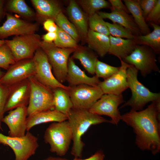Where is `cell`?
Segmentation results:
<instances>
[{
	"instance_id": "cell-11",
	"label": "cell",
	"mask_w": 160,
	"mask_h": 160,
	"mask_svg": "<svg viewBox=\"0 0 160 160\" xmlns=\"http://www.w3.org/2000/svg\"><path fill=\"white\" fill-rule=\"evenodd\" d=\"M32 59L35 66L34 76L38 81L52 90L61 87L68 90L69 86L60 83L55 77L47 57L41 48L35 52Z\"/></svg>"
},
{
	"instance_id": "cell-6",
	"label": "cell",
	"mask_w": 160,
	"mask_h": 160,
	"mask_svg": "<svg viewBox=\"0 0 160 160\" xmlns=\"http://www.w3.org/2000/svg\"><path fill=\"white\" fill-rule=\"evenodd\" d=\"M41 48L47 57L55 77L62 84L66 81L69 56L76 49L59 48L53 42L43 41H41Z\"/></svg>"
},
{
	"instance_id": "cell-23",
	"label": "cell",
	"mask_w": 160,
	"mask_h": 160,
	"mask_svg": "<svg viewBox=\"0 0 160 160\" xmlns=\"http://www.w3.org/2000/svg\"><path fill=\"white\" fill-rule=\"evenodd\" d=\"M88 47L100 57H103L108 53L110 46L109 36L89 29L87 36Z\"/></svg>"
},
{
	"instance_id": "cell-39",
	"label": "cell",
	"mask_w": 160,
	"mask_h": 160,
	"mask_svg": "<svg viewBox=\"0 0 160 160\" xmlns=\"http://www.w3.org/2000/svg\"><path fill=\"white\" fill-rule=\"evenodd\" d=\"M158 0H138L139 3L145 18L156 5Z\"/></svg>"
},
{
	"instance_id": "cell-36",
	"label": "cell",
	"mask_w": 160,
	"mask_h": 160,
	"mask_svg": "<svg viewBox=\"0 0 160 160\" xmlns=\"http://www.w3.org/2000/svg\"><path fill=\"white\" fill-rule=\"evenodd\" d=\"M16 62L11 50L5 43L0 46V68L7 70Z\"/></svg>"
},
{
	"instance_id": "cell-25",
	"label": "cell",
	"mask_w": 160,
	"mask_h": 160,
	"mask_svg": "<svg viewBox=\"0 0 160 160\" xmlns=\"http://www.w3.org/2000/svg\"><path fill=\"white\" fill-rule=\"evenodd\" d=\"M123 1L129 12L131 14L142 35H145L150 33V29L146 22L138 0H124Z\"/></svg>"
},
{
	"instance_id": "cell-32",
	"label": "cell",
	"mask_w": 160,
	"mask_h": 160,
	"mask_svg": "<svg viewBox=\"0 0 160 160\" xmlns=\"http://www.w3.org/2000/svg\"><path fill=\"white\" fill-rule=\"evenodd\" d=\"M56 33L57 38L54 41L56 47L61 48L75 49L78 47L77 41L58 27Z\"/></svg>"
},
{
	"instance_id": "cell-37",
	"label": "cell",
	"mask_w": 160,
	"mask_h": 160,
	"mask_svg": "<svg viewBox=\"0 0 160 160\" xmlns=\"http://www.w3.org/2000/svg\"><path fill=\"white\" fill-rule=\"evenodd\" d=\"M12 86L0 84V130L3 131L2 120L5 112L6 104L12 89Z\"/></svg>"
},
{
	"instance_id": "cell-9",
	"label": "cell",
	"mask_w": 160,
	"mask_h": 160,
	"mask_svg": "<svg viewBox=\"0 0 160 160\" xmlns=\"http://www.w3.org/2000/svg\"><path fill=\"white\" fill-rule=\"evenodd\" d=\"M156 55L148 46L136 45L132 52L122 60L133 65L145 77L153 71L160 72L156 64Z\"/></svg>"
},
{
	"instance_id": "cell-33",
	"label": "cell",
	"mask_w": 160,
	"mask_h": 160,
	"mask_svg": "<svg viewBox=\"0 0 160 160\" xmlns=\"http://www.w3.org/2000/svg\"><path fill=\"white\" fill-rule=\"evenodd\" d=\"M7 9L10 11L27 17L34 15L33 11L23 0H12L7 4Z\"/></svg>"
},
{
	"instance_id": "cell-24",
	"label": "cell",
	"mask_w": 160,
	"mask_h": 160,
	"mask_svg": "<svg viewBox=\"0 0 160 160\" xmlns=\"http://www.w3.org/2000/svg\"><path fill=\"white\" fill-rule=\"evenodd\" d=\"M150 24L153 28L152 32L146 35L136 36L133 39L136 45L148 46L156 54L159 55L160 53V26L152 23Z\"/></svg>"
},
{
	"instance_id": "cell-28",
	"label": "cell",
	"mask_w": 160,
	"mask_h": 160,
	"mask_svg": "<svg viewBox=\"0 0 160 160\" xmlns=\"http://www.w3.org/2000/svg\"><path fill=\"white\" fill-rule=\"evenodd\" d=\"M97 56L93 52L78 47L73 52L72 58L78 60L84 69L89 73L94 75Z\"/></svg>"
},
{
	"instance_id": "cell-18",
	"label": "cell",
	"mask_w": 160,
	"mask_h": 160,
	"mask_svg": "<svg viewBox=\"0 0 160 160\" xmlns=\"http://www.w3.org/2000/svg\"><path fill=\"white\" fill-rule=\"evenodd\" d=\"M66 81L70 87L82 84L96 86L100 81L96 76L92 77L88 76L75 64L71 57L68 60Z\"/></svg>"
},
{
	"instance_id": "cell-43",
	"label": "cell",
	"mask_w": 160,
	"mask_h": 160,
	"mask_svg": "<svg viewBox=\"0 0 160 160\" xmlns=\"http://www.w3.org/2000/svg\"><path fill=\"white\" fill-rule=\"evenodd\" d=\"M56 32H48L43 35L42 39L43 41L48 43H52L57 38Z\"/></svg>"
},
{
	"instance_id": "cell-5",
	"label": "cell",
	"mask_w": 160,
	"mask_h": 160,
	"mask_svg": "<svg viewBox=\"0 0 160 160\" xmlns=\"http://www.w3.org/2000/svg\"><path fill=\"white\" fill-rule=\"evenodd\" d=\"M30 85L27 116L39 112L54 109L52 90L38 81L34 76L28 78Z\"/></svg>"
},
{
	"instance_id": "cell-41",
	"label": "cell",
	"mask_w": 160,
	"mask_h": 160,
	"mask_svg": "<svg viewBox=\"0 0 160 160\" xmlns=\"http://www.w3.org/2000/svg\"><path fill=\"white\" fill-rule=\"evenodd\" d=\"M44 29L48 32H56L58 27L55 23L54 20L50 19H47L44 22Z\"/></svg>"
},
{
	"instance_id": "cell-35",
	"label": "cell",
	"mask_w": 160,
	"mask_h": 160,
	"mask_svg": "<svg viewBox=\"0 0 160 160\" xmlns=\"http://www.w3.org/2000/svg\"><path fill=\"white\" fill-rule=\"evenodd\" d=\"M110 35L112 36L126 39H134L135 36L122 26L116 23L106 22Z\"/></svg>"
},
{
	"instance_id": "cell-19",
	"label": "cell",
	"mask_w": 160,
	"mask_h": 160,
	"mask_svg": "<svg viewBox=\"0 0 160 160\" xmlns=\"http://www.w3.org/2000/svg\"><path fill=\"white\" fill-rule=\"evenodd\" d=\"M97 13L103 19H109L113 23L122 26L135 36L142 35L132 16L124 11L114 10L111 12L98 11Z\"/></svg>"
},
{
	"instance_id": "cell-10",
	"label": "cell",
	"mask_w": 160,
	"mask_h": 160,
	"mask_svg": "<svg viewBox=\"0 0 160 160\" xmlns=\"http://www.w3.org/2000/svg\"><path fill=\"white\" fill-rule=\"evenodd\" d=\"M68 91L73 108L78 110H89L103 94L98 86L85 84L70 87Z\"/></svg>"
},
{
	"instance_id": "cell-12",
	"label": "cell",
	"mask_w": 160,
	"mask_h": 160,
	"mask_svg": "<svg viewBox=\"0 0 160 160\" xmlns=\"http://www.w3.org/2000/svg\"><path fill=\"white\" fill-rule=\"evenodd\" d=\"M124 101L122 94H103L89 111L98 115L110 117L111 123L117 125L121 118L118 107Z\"/></svg>"
},
{
	"instance_id": "cell-16",
	"label": "cell",
	"mask_w": 160,
	"mask_h": 160,
	"mask_svg": "<svg viewBox=\"0 0 160 160\" xmlns=\"http://www.w3.org/2000/svg\"><path fill=\"white\" fill-rule=\"evenodd\" d=\"M37 25L29 23L7 14V19L0 27V39L12 36H20L34 33Z\"/></svg>"
},
{
	"instance_id": "cell-21",
	"label": "cell",
	"mask_w": 160,
	"mask_h": 160,
	"mask_svg": "<svg viewBox=\"0 0 160 160\" xmlns=\"http://www.w3.org/2000/svg\"><path fill=\"white\" fill-rule=\"evenodd\" d=\"M110 46L108 52L109 54L123 60L134 50L136 45L133 39H124L109 36Z\"/></svg>"
},
{
	"instance_id": "cell-34",
	"label": "cell",
	"mask_w": 160,
	"mask_h": 160,
	"mask_svg": "<svg viewBox=\"0 0 160 160\" xmlns=\"http://www.w3.org/2000/svg\"><path fill=\"white\" fill-rule=\"evenodd\" d=\"M119 68V67L112 66L98 60L95 65V76L105 80L116 73Z\"/></svg>"
},
{
	"instance_id": "cell-7",
	"label": "cell",
	"mask_w": 160,
	"mask_h": 160,
	"mask_svg": "<svg viewBox=\"0 0 160 160\" xmlns=\"http://www.w3.org/2000/svg\"><path fill=\"white\" fill-rule=\"evenodd\" d=\"M0 144L9 146L13 151L15 160H28L39 146L38 138L29 131L22 137H14L0 133Z\"/></svg>"
},
{
	"instance_id": "cell-27",
	"label": "cell",
	"mask_w": 160,
	"mask_h": 160,
	"mask_svg": "<svg viewBox=\"0 0 160 160\" xmlns=\"http://www.w3.org/2000/svg\"><path fill=\"white\" fill-rule=\"evenodd\" d=\"M54 109L66 115L73 108L67 90L61 87L52 89Z\"/></svg>"
},
{
	"instance_id": "cell-38",
	"label": "cell",
	"mask_w": 160,
	"mask_h": 160,
	"mask_svg": "<svg viewBox=\"0 0 160 160\" xmlns=\"http://www.w3.org/2000/svg\"><path fill=\"white\" fill-rule=\"evenodd\" d=\"M145 21L159 25L160 23V0L156 4L145 18Z\"/></svg>"
},
{
	"instance_id": "cell-20",
	"label": "cell",
	"mask_w": 160,
	"mask_h": 160,
	"mask_svg": "<svg viewBox=\"0 0 160 160\" xmlns=\"http://www.w3.org/2000/svg\"><path fill=\"white\" fill-rule=\"evenodd\" d=\"M66 115L55 109L41 111L26 118V131H29L33 127L49 122H60L67 120Z\"/></svg>"
},
{
	"instance_id": "cell-2",
	"label": "cell",
	"mask_w": 160,
	"mask_h": 160,
	"mask_svg": "<svg viewBox=\"0 0 160 160\" xmlns=\"http://www.w3.org/2000/svg\"><path fill=\"white\" fill-rule=\"evenodd\" d=\"M72 135L73 145L71 154L75 158H81L84 146L81 137L93 125L104 123H111L100 116L94 114L88 110H78L72 108L67 115Z\"/></svg>"
},
{
	"instance_id": "cell-8",
	"label": "cell",
	"mask_w": 160,
	"mask_h": 160,
	"mask_svg": "<svg viewBox=\"0 0 160 160\" xmlns=\"http://www.w3.org/2000/svg\"><path fill=\"white\" fill-rule=\"evenodd\" d=\"M5 42L16 62L32 59L36 51L41 48V42L39 35L35 33L16 36L12 39L5 40Z\"/></svg>"
},
{
	"instance_id": "cell-40",
	"label": "cell",
	"mask_w": 160,
	"mask_h": 160,
	"mask_svg": "<svg viewBox=\"0 0 160 160\" xmlns=\"http://www.w3.org/2000/svg\"><path fill=\"white\" fill-rule=\"evenodd\" d=\"M109 2L111 5V10H119L124 11L128 13L129 12L126 7L120 0H109Z\"/></svg>"
},
{
	"instance_id": "cell-17",
	"label": "cell",
	"mask_w": 160,
	"mask_h": 160,
	"mask_svg": "<svg viewBox=\"0 0 160 160\" xmlns=\"http://www.w3.org/2000/svg\"><path fill=\"white\" fill-rule=\"evenodd\" d=\"M30 85L28 79L12 86L5 108L7 112L23 105L29 100Z\"/></svg>"
},
{
	"instance_id": "cell-1",
	"label": "cell",
	"mask_w": 160,
	"mask_h": 160,
	"mask_svg": "<svg viewBox=\"0 0 160 160\" xmlns=\"http://www.w3.org/2000/svg\"><path fill=\"white\" fill-rule=\"evenodd\" d=\"M160 107L153 102L144 110L131 109L121 115V120L133 129L137 147L154 155L160 150Z\"/></svg>"
},
{
	"instance_id": "cell-14",
	"label": "cell",
	"mask_w": 160,
	"mask_h": 160,
	"mask_svg": "<svg viewBox=\"0 0 160 160\" xmlns=\"http://www.w3.org/2000/svg\"><path fill=\"white\" fill-rule=\"evenodd\" d=\"M119 60L121 65L118 71L107 79L100 81L98 85L103 94L119 95L128 88L127 70L130 65L121 59Z\"/></svg>"
},
{
	"instance_id": "cell-29",
	"label": "cell",
	"mask_w": 160,
	"mask_h": 160,
	"mask_svg": "<svg viewBox=\"0 0 160 160\" xmlns=\"http://www.w3.org/2000/svg\"><path fill=\"white\" fill-rule=\"evenodd\" d=\"M54 21L58 27L71 36L77 42L79 40L78 32L74 25L71 23L61 12Z\"/></svg>"
},
{
	"instance_id": "cell-26",
	"label": "cell",
	"mask_w": 160,
	"mask_h": 160,
	"mask_svg": "<svg viewBox=\"0 0 160 160\" xmlns=\"http://www.w3.org/2000/svg\"><path fill=\"white\" fill-rule=\"evenodd\" d=\"M31 1L38 14L42 17L54 20L61 11L56 1L49 0H32Z\"/></svg>"
},
{
	"instance_id": "cell-45",
	"label": "cell",
	"mask_w": 160,
	"mask_h": 160,
	"mask_svg": "<svg viewBox=\"0 0 160 160\" xmlns=\"http://www.w3.org/2000/svg\"><path fill=\"white\" fill-rule=\"evenodd\" d=\"M4 2V1L0 0V20L2 17L3 13V6Z\"/></svg>"
},
{
	"instance_id": "cell-22",
	"label": "cell",
	"mask_w": 160,
	"mask_h": 160,
	"mask_svg": "<svg viewBox=\"0 0 160 160\" xmlns=\"http://www.w3.org/2000/svg\"><path fill=\"white\" fill-rule=\"evenodd\" d=\"M68 16L78 32L86 38L88 30V23L86 16L76 1L71 0L67 8Z\"/></svg>"
},
{
	"instance_id": "cell-15",
	"label": "cell",
	"mask_w": 160,
	"mask_h": 160,
	"mask_svg": "<svg viewBox=\"0 0 160 160\" xmlns=\"http://www.w3.org/2000/svg\"><path fill=\"white\" fill-rule=\"evenodd\" d=\"M27 107L25 105L19 106L9 111L4 117L2 122L9 129L8 136L20 137L24 136L26 131Z\"/></svg>"
},
{
	"instance_id": "cell-3",
	"label": "cell",
	"mask_w": 160,
	"mask_h": 160,
	"mask_svg": "<svg viewBox=\"0 0 160 160\" xmlns=\"http://www.w3.org/2000/svg\"><path fill=\"white\" fill-rule=\"evenodd\" d=\"M138 70L132 65H130L127 69L128 87L131 90L132 96L120 108L129 106L132 110L140 111L149 102L160 99L159 93L151 92L138 81Z\"/></svg>"
},
{
	"instance_id": "cell-42",
	"label": "cell",
	"mask_w": 160,
	"mask_h": 160,
	"mask_svg": "<svg viewBox=\"0 0 160 160\" xmlns=\"http://www.w3.org/2000/svg\"><path fill=\"white\" fill-rule=\"evenodd\" d=\"M105 157L103 152L101 150H100L87 159H81L79 158H75L73 160H103Z\"/></svg>"
},
{
	"instance_id": "cell-31",
	"label": "cell",
	"mask_w": 160,
	"mask_h": 160,
	"mask_svg": "<svg viewBox=\"0 0 160 160\" xmlns=\"http://www.w3.org/2000/svg\"><path fill=\"white\" fill-rule=\"evenodd\" d=\"M88 24L90 30L108 36L110 35L106 22L97 12L89 16Z\"/></svg>"
},
{
	"instance_id": "cell-30",
	"label": "cell",
	"mask_w": 160,
	"mask_h": 160,
	"mask_svg": "<svg viewBox=\"0 0 160 160\" xmlns=\"http://www.w3.org/2000/svg\"><path fill=\"white\" fill-rule=\"evenodd\" d=\"M79 2L89 16L103 8H111L110 4L105 0H81Z\"/></svg>"
},
{
	"instance_id": "cell-13",
	"label": "cell",
	"mask_w": 160,
	"mask_h": 160,
	"mask_svg": "<svg viewBox=\"0 0 160 160\" xmlns=\"http://www.w3.org/2000/svg\"><path fill=\"white\" fill-rule=\"evenodd\" d=\"M35 66L32 59L21 60L10 66L0 78V84L11 86L34 76Z\"/></svg>"
},
{
	"instance_id": "cell-44",
	"label": "cell",
	"mask_w": 160,
	"mask_h": 160,
	"mask_svg": "<svg viewBox=\"0 0 160 160\" xmlns=\"http://www.w3.org/2000/svg\"><path fill=\"white\" fill-rule=\"evenodd\" d=\"M42 160H68L66 159L59 157L49 156Z\"/></svg>"
},
{
	"instance_id": "cell-47",
	"label": "cell",
	"mask_w": 160,
	"mask_h": 160,
	"mask_svg": "<svg viewBox=\"0 0 160 160\" xmlns=\"http://www.w3.org/2000/svg\"><path fill=\"white\" fill-rule=\"evenodd\" d=\"M5 73L0 70V78Z\"/></svg>"
},
{
	"instance_id": "cell-46",
	"label": "cell",
	"mask_w": 160,
	"mask_h": 160,
	"mask_svg": "<svg viewBox=\"0 0 160 160\" xmlns=\"http://www.w3.org/2000/svg\"><path fill=\"white\" fill-rule=\"evenodd\" d=\"M5 43V40L0 39V46L4 44Z\"/></svg>"
},
{
	"instance_id": "cell-4",
	"label": "cell",
	"mask_w": 160,
	"mask_h": 160,
	"mask_svg": "<svg viewBox=\"0 0 160 160\" xmlns=\"http://www.w3.org/2000/svg\"><path fill=\"white\" fill-rule=\"evenodd\" d=\"M45 143L49 144L50 151L61 156L69 149L72 139L71 129L67 121L54 122L46 129L44 135Z\"/></svg>"
}]
</instances>
